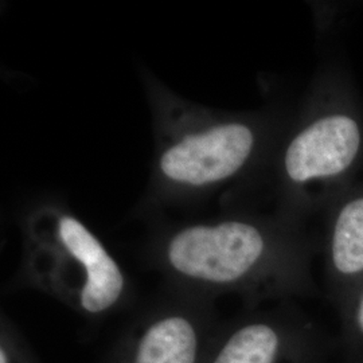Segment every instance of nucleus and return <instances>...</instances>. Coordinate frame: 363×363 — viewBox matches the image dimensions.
<instances>
[{
  "label": "nucleus",
  "instance_id": "obj_1",
  "mask_svg": "<svg viewBox=\"0 0 363 363\" xmlns=\"http://www.w3.org/2000/svg\"><path fill=\"white\" fill-rule=\"evenodd\" d=\"M312 253L298 220L238 213L166 230L151 257L175 291L208 300L233 294L257 307L308 295Z\"/></svg>",
  "mask_w": 363,
  "mask_h": 363
},
{
  "label": "nucleus",
  "instance_id": "obj_2",
  "mask_svg": "<svg viewBox=\"0 0 363 363\" xmlns=\"http://www.w3.org/2000/svg\"><path fill=\"white\" fill-rule=\"evenodd\" d=\"M155 116L152 181L164 196H193L244 178L280 139L264 115L220 113L189 103L162 86L150 89Z\"/></svg>",
  "mask_w": 363,
  "mask_h": 363
},
{
  "label": "nucleus",
  "instance_id": "obj_3",
  "mask_svg": "<svg viewBox=\"0 0 363 363\" xmlns=\"http://www.w3.org/2000/svg\"><path fill=\"white\" fill-rule=\"evenodd\" d=\"M286 217L301 220L349 190L363 164V113L343 79L322 78L273 151Z\"/></svg>",
  "mask_w": 363,
  "mask_h": 363
},
{
  "label": "nucleus",
  "instance_id": "obj_4",
  "mask_svg": "<svg viewBox=\"0 0 363 363\" xmlns=\"http://www.w3.org/2000/svg\"><path fill=\"white\" fill-rule=\"evenodd\" d=\"M25 235V271L34 286L89 318L104 316L125 301V273L70 210L39 205L27 216Z\"/></svg>",
  "mask_w": 363,
  "mask_h": 363
},
{
  "label": "nucleus",
  "instance_id": "obj_5",
  "mask_svg": "<svg viewBox=\"0 0 363 363\" xmlns=\"http://www.w3.org/2000/svg\"><path fill=\"white\" fill-rule=\"evenodd\" d=\"M218 325L208 298L174 291L130 323L108 363H205Z\"/></svg>",
  "mask_w": 363,
  "mask_h": 363
},
{
  "label": "nucleus",
  "instance_id": "obj_6",
  "mask_svg": "<svg viewBox=\"0 0 363 363\" xmlns=\"http://www.w3.org/2000/svg\"><path fill=\"white\" fill-rule=\"evenodd\" d=\"M318 330L288 307L250 308L220 323L205 363H320Z\"/></svg>",
  "mask_w": 363,
  "mask_h": 363
},
{
  "label": "nucleus",
  "instance_id": "obj_7",
  "mask_svg": "<svg viewBox=\"0 0 363 363\" xmlns=\"http://www.w3.org/2000/svg\"><path fill=\"white\" fill-rule=\"evenodd\" d=\"M325 216V280L339 306L363 281V183L339 195Z\"/></svg>",
  "mask_w": 363,
  "mask_h": 363
},
{
  "label": "nucleus",
  "instance_id": "obj_8",
  "mask_svg": "<svg viewBox=\"0 0 363 363\" xmlns=\"http://www.w3.org/2000/svg\"><path fill=\"white\" fill-rule=\"evenodd\" d=\"M337 307L347 342L363 349V281Z\"/></svg>",
  "mask_w": 363,
  "mask_h": 363
},
{
  "label": "nucleus",
  "instance_id": "obj_9",
  "mask_svg": "<svg viewBox=\"0 0 363 363\" xmlns=\"http://www.w3.org/2000/svg\"><path fill=\"white\" fill-rule=\"evenodd\" d=\"M0 363H40L26 340L7 319L1 320Z\"/></svg>",
  "mask_w": 363,
  "mask_h": 363
}]
</instances>
